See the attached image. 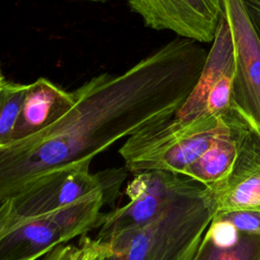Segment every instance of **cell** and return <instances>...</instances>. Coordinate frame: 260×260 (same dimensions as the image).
Masks as SVG:
<instances>
[{
    "label": "cell",
    "instance_id": "1",
    "mask_svg": "<svg viewBox=\"0 0 260 260\" xmlns=\"http://www.w3.org/2000/svg\"><path fill=\"white\" fill-rule=\"evenodd\" d=\"M207 54L200 43L178 37L122 73L84 82L57 122L0 147V205L37 180L90 162L123 137L172 118L197 83Z\"/></svg>",
    "mask_w": 260,
    "mask_h": 260
},
{
    "label": "cell",
    "instance_id": "2",
    "mask_svg": "<svg viewBox=\"0 0 260 260\" xmlns=\"http://www.w3.org/2000/svg\"><path fill=\"white\" fill-rule=\"evenodd\" d=\"M232 113L188 126H179L170 118L137 131L119 149L125 169L134 175L146 171L184 175L228 126Z\"/></svg>",
    "mask_w": 260,
    "mask_h": 260
},
{
    "label": "cell",
    "instance_id": "3",
    "mask_svg": "<svg viewBox=\"0 0 260 260\" xmlns=\"http://www.w3.org/2000/svg\"><path fill=\"white\" fill-rule=\"evenodd\" d=\"M215 212L207 188L182 175L153 220L146 260H194Z\"/></svg>",
    "mask_w": 260,
    "mask_h": 260
},
{
    "label": "cell",
    "instance_id": "4",
    "mask_svg": "<svg viewBox=\"0 0 260 260\" xmlns=\"http://www.w3.org/2000/svg\"><path fill=\"white\" fill-rule=\"evenodd\" d=\"M89 165L83 161L37 180L10 200L14 210L21 217L36 218L93 196L113 204L128 171L122 167L91 174Z\"/></svg>",
    "mask_w": 260,
    "mask_h": 260
},
{
    "label": "cell",
    "instance_id": "5",
    "mask_svg": "<svg viewBox=\"0 0 260 260\" xmlns=\"http://www.w3.org/2000/svg\"><path fill=\"white\" fill-rule=\"evenodd\" d=\"M235 61L231 31L222 15L201 75L182 107L172 117L181 126L233 112Z\"/></svg>",
    "mask_w": 260,
    "mask_h": 260
},
{
    "label": "cell",
    "instance_id": "6",
    "mask_svg": "<svg viewBox=\"0 0 260 260\" xmlns=\"http://www.w3.org/2000/svg\"><path fill=\"white\" fill-rule=\"evenodd\" d=\"M221 4L235 61L232 108L260 135V38L243 0H221Z\"/></svg>",
    "mask_w": 260,
    "mask_h": 260
},
{
    "label": "cell",
    "instance_id": "7",
    "mask_svg": "<svg viewBox=\"0 0 260 260\" xmlns=\"http://www.w3.org/2000/svg\"><path fill=\"white\" fill-rule=\"evenodd\" d=\"M128 5L146 26L200 44L212 43L223 15L221 0H128Z\"/></svg>",
    "mask_w": 260,
    "mask_h": 260
},
{
    "label": "cell",
    "instance_id": "8",
    "mask_svg": "<svg viewBox=\"0 0 260 260\" xmlns=\"http://www.w3.org/2000/svg\"><path fill=\"white\" fill-rule=\"evenodd\" d=\"M181 176L165 171L135 174L125 190L129 202L105 213L96 239L106 242L116 234L148 224L164 209Z\"/></svg>",
    "mask_w": 260,
    "mask_h": 260
},
{
    "label": "cell",
    "instance_id": "9",
    "mask_svg": "<svg viewBox=\"0 0 260 260\" xmlns=\"http://www.w3.org/2000/svg\"><path fill=\"white\" fill-rule=\"evenodd\" d=\"M208 190V189H207ZM218 212L260 210V135L250 130L242 141L228 177L208 190Z\"/></svg>",
    "mask_w": 260,
    "mask_h": 260
},
{
    "label": "cell",
    "instance_id": "10",
    "mask_svg": "<svg viewBox=\"0 0 260 260\" xmlns=\"http://www.w3.org/2000/svg\"><path fill=\"white\" fill-rule=\"evenodd\" d=\"M75 102V90L66 91L45 77L27 84L11 143L47 129L69 112Z\"/></svg>",
    "mask_w": 260,
    "mask_h": 260
},
{
    "label": "cell",
    "instance_id": "11",
    "mask_svg": "<svg viewBox=\"0 0 260 260\" xmlns=\"http://www.w3.org/2000/svg\"><path fill=\"white\" fill-rule=\"evenodd\" d=\"M251 129L233 111L229 124L215 138L209 148L184 173L208 190L217 187L230 174L240 146Z\"/></svg>",
    "mask_w": 260,
    "mask_h": 260
},
{
    "label": "cell",
    "instance_id": "12",
    "mask_svg": "<svg viewBox=\"0 0 260 260\" xmlns=\"http://www.w3.org/2000/svg\"><path fill=\"white\" fill-rule=\"evenodd\" d=\"M64 243L61 231L48 215L30 218L0 240V260H37Z\"/></svg>",
    "mask_w": 260,
    "mask_h": 260
},
{
    "label": "cell",
    "instance_id": "13",
    "mask_svg": "<svg viewBox=\"0 0 260 260\" xmlns=\"http://www.w3.org/2000/svg\"><path fill=\"white\" fill-rule=\"evenodd\" d=\"M153 220L146 225L116 234L103 242L108 244L113 252L105 260H146L150 247Z\"/></svg>",
    "mask_w": 260,
    "mask_h": 260
},
{
    "label": "cell",
    "instance_id": "14",
    "mask_svg": "<svg viewBox=\"0 0 260 260\" xmlns=\"http://www.w3.org/2000/svg\"><path fill=\"white\" fill-rule=\"evenodd\" d=\"M27 84L2 80L0 83V147L11 143Z\"/></svg>",
    "mask_w": 260,
    "mask_h": 260
},
{
    "label": "cell",
    "instance_id": "15",
    "mask_svg": "<svg viewBox=\"0 0 260 260\" xmlns=\"http://www.w3.org/2000/svg\"><path fill=\"white\" fill-rule=\"evenodd\" d=\"M194 260H260V236L241 233L233 246H215L205 237Z\"/></svg>",
    "mask_w": 260,
    "mask_h": 260
},
{
    "label": "cell",
    "instance_id": "16",
    "mask_svg": "<svg viewBox=\"0 0 260 260\" xmlns=\"http://www.w3.org/2000/svg\"><path fill=\"white\" fill-rule=\"evenodd\" d=\"M112 253L108 244L83 235L77 246L59 245L50 251L43 260H98L107 258Z\"/></svg>",
    "mask_w": 260,
    "mask_h": 260
},
{
    "label": "cell",
    "instance_id": "17",
    "mask_svg": "<svg viewBox=\"0 0 260 260\" xmlns=\"http://www.w3.org/2000/svg\"><path fill=\"white\" fill-rule=\"evenodd\" d=\"M213 217L229 221L240 233L260 236V210H231L218 212Z\"/></svg>",
    "mask_w": 260,
    "mask_h": 260
},
{
    "label": "cell",
    "instance_id": "18",
    "mask_svg": "<svg viewBox=\"0 0 260 260\" xmlns=\"http://www.w3.org/2000/svg\"><path fill=\"white\" fill-rule=\"evenodd\" d=\"M29 219L30 218L19 216L14 210L10 200L3 202L0 205V240L12 230L20 226Z\"/></svg>",
    "mask_w": 260,
    "mask_h": 260
},
{
    "label": "cell",
    "instance_id": "19",
    "mask_svg": "<svg viewBox=\"0 0 260 260\" xmlns=\"http://www.w3.org/2000/svg\"><path fill=\"white\" fill-rule=\"evenodd\" d=\"M244 3L260 38V0H244Z\"/></svg>",
    "mask_w": 260,
    "mask_h": 260
},
{
    "label": "cell",
    "instance_id": "20",
    "mask_svg": "<svg viewBox=\"0 0 260 260\" xmlns=\"http://www.w3.org/2000/svg\"><path fill=\"white\" fill-rule=\"evenodd\" d=\"M80 1H88V2H100V3H103V2H106L108 0H80Z\"/></svg>",
    "mask_w": 260,
    "mask_h": 260
},
{
    "label": "cell",
    "instance_id": "21",
    "mask_svg": "<svg viewBox=\"0 0 260 260\" xmlns=\"http://www.w3.org/2000/svg\"><path fill=\"white\" fill-rule=\"evenodd\" d=\"M3 79H4V78L2 77V75H1V72H0V83L2 82V80H3Z\"/></svg>",
    "mask_w": 260,
    "mask_h": 260
},
{
    "label": "cell",
    "instance_id": "22",
    "mask_svg": "<svg viewBox=\"0 0 260 260\" xmlns=\"http://www.w3.org/2000/svg\"><path fill=\"white\" fill-rule=\"evenodd\" d=\"M106 258H101V259H98V260H105Z\"/></svg>",
    "mask_w": 260,
    "mask_h": 260
}]
</instances>
